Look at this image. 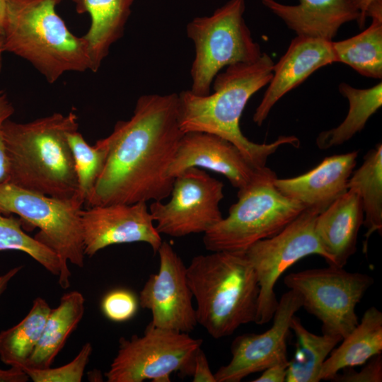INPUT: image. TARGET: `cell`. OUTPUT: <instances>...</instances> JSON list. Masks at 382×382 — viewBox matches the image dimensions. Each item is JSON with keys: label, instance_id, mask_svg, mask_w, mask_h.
I'll return each mask as SVG.
<instances>
[{"label": "cell", "instance_id": "obj_1", "mask_svg": "<svg viewBox=\"0 0 382 382\" xmlns=\"http://www.w3.org/2000/svg\"><path fill=\"white\" fill-rule=\"evenodd\" d=\"M183 134L177 93L141 96L132 117L117 122L106 137L108 158L86 206L131 204L169 197L174 178L168 171Z\"/></svg>", "mask_w": 382, "mask_h": 382}, {"label": "cell", "instance_id": "obj_2", "mask_svg": "<svg viewBox=\"0 0 382 382\" xmlns=\"http://www.w3.org/2000/svg\"><path fill=\"white\" fill-rule=\"evenodd\" d=\"M274 62L266 53L255 62L226 67L214 78V92L197 96L190 90L178 95L179 125L183 133L202 132L219 136L238 147L255 168L266 166L268 157L284 144L299 147L294 136H279L270 144L251 141L242 133L239 122L250 98L267 86Z\"/></svg>", "mask_w": 382, "mask_h": 382}, {"label": "cell", "instance_id": "obj_3", "mask_svg": "<svg viewBox=\"0 0 382 382\" xmlns=\"http://www.w3.org/2000/svg\"><path fill=\"white\" fill-rule=\"evenodd\" d=\"M78 127V117L73 112H55L25 123L7 120L3 132L8 182L57 198L77 197L78 181L67 135Z\"/></svg>", "mask_w": 382, "mask_h": 382}, {"label": "cell", "instance_id": "obj_4", "mask_svg": "<svg viewBox=\"0 0 382 382\" xmlns=\"http://www.w3.org/2000/svg\"><path fill=\"white\" fill-rule=\"evenodd\" d=\"M187 278L197 324L214 339L255 323L259 296L255 272L245 252L213 251L194 257Z\"/></svg>", "mask_w": 382, "mask_h": 382}, {"label": "cell", "instance_id": "obj_5", "mask_svg": "<svg viewBox=\"0 0 382 382\" xmlns=\"http://www.w3.org/2000/svg\"><path fill=\"white\" fill-rule=\"evenodd\" d=\"M62 0H7L5 52L30 62L50 83L69 71H91L86 42L56 11Z\"/></svg>", "mask_w": 382, "mask_h": 382}, {"label": "cell", "instance_id": "obj_6", "mask_svg": "<svg viewBox=\"0 0 382 382\" xmlns=\"http://www.w3.org/2000/svg\"><path fill=\"white\" fill-rule=\"evenodd\" d=\"M276 178L271 170L238 191V201L230 207L228 215L204 233L207 250L244 252L254 243L278 233L305 209L276 188Z\"/></svg>", "mask_w": 382, "mask_h": 382}, {"label": "cell", "instance_id": "obj_7", "mask_svg": "<svg viewBox=\"0 0 382 382\" xmlns=\"http://www.w3.org/2000/svg\"><path fill=\"white\" fill-rule=\"evenodd\" d=\"M83 202L74 197L60 199L18 187L9 182L0 183V214H16L23 224L37 227L34 236L59 257L62 273L58 283L70 286L68 262L84 266V245L81 224Z\"/></svg>", "mask_w": 382, "mask_h": 382}, {"label": "cell", "instance_id": "obj_8", "mask_svg": "<svg viewBox=\"0 0 382 382\" xmlns=\"http://www.w3.org/2000/svg\"><path fill=\"white\" fill-rule=\"evenodd\" d=\"M245 0H230L212 15L195 18L187 25V35L195 45L190 90L194 94L210 93L215 76L224 67L253 62L262 54L245 22Z\"/></svg>", "mask_w": 382, "mask_h": 382}, {"label": "cell", "instance_id": "obj_9", "mask_svg": "<svg viewBox=\"0 0 382 382\" xmlns=\"http://www.w3.org/2000/svg\"><path fill=\"white\" fill-rule=\"evenodd\" d=\"M203 340L189 333L149 324L142 335L119 340L116 356L105 374L108 382L170 381V375L191 374L193 359Z\"/></svg>", "mask_w": 382, "mask_h": 382}, {"label": "cell", "instance_id": "obj_10", "mask_svg": "<svg viewBox=\"0 0 382 382\" xmlns=\"http://www.w3.org/2000/svg\"><path fill=\"white\" fill-rule=\"evenodd\" d=\"M284 284L302 299V307L322 323L324 334L345 337L358 324L356 307L374 278L334 265L287 274Z\"/></svg>", "mask_w": 382, "mask_h": 382}, {"label": "cell", "instance_id": "obj_11", "mask_svg": "<svg viewBox=\"0 0 382 382\" xmlns=\"http://www.w3.org/2000/svg\"><path fill=\"white\" fill-rule=\"evenodd\" d=\"M318 214L315 210L305 209L278 233L254 243L244 251L255 272L260 289L255 323L264 325L272 319L279 301L275 284L290 267L311 255L330 262L315 231Z\"/></svg>", "mask_w": 382, "mask_h": 382}, {"label": "cell", "instance_id": "obj_12", "mask_svg": "<svg viewBox=\"0 0 382 382\" xmlns=\"http://www.w3.org/2000/svg\"><path fill=\"white\" fill-rule=\"evenodd\" d=\"M224 184L201 168L192 167L174 178L170 199L155 201L149 212L160 234L180 238L204 233L223 219L219 204Z\"/></svg>", "mask_w": 382, "mask_h": 382}, {"label": "cell", "instance_id": "obj_13", "mask_svg": "<svg viewBox=\"0 0 382 382\" xmlns=\"http://www.w3.org/2000/svg\"><path fill=\"white\" fill-rule=\"evenodd\" d=\"M157 253L158 271L145 282L139 293V305L150 311L152 325L189 333L198 324L187 266L167 241L162 242Z\"/></svg>", "mask_w": 382, "mask_h": 382}, {"label": "cell", "instance_id": "obj_14", "mask_svg": "<svg viewBox=\"0 0 382 382\" xmlns=\"http://www.w3.org/2000/svg\"><path fill=\"white\" fill-rule=\"evenodd\" d=\"M302 308V299L289 289L282 294L273 316L272 325L262 333H245L231 343L230 361L218 369L216 382H240L246 376L262 371L287 358L286 340L291 320Z\"/></svg>", "mask_w": 382, "mask_h": 382}, {"label": "cell", "instance_id": "obj_15", "mask_svg": "<svg viewBox=\"0 0 382 382\" xmlns=\"http://www.w3.org/2000/svg\"><path fill=\"white\" fill-rule=\"evenodd\" d=\"M85 255L115 244L145 243L154 253L163 240L146 202L93 206L81 212Z\"/></svg>", "mask_w": 382, "mask_h": 382}, {"label": "cell", "instance_id": "obj_16", "mask_svg": "<svg viewBox=\"0 0 382 382\" xmlns=\"http://www.w3.org/2000/svg\"><path fill=\"white\" fill-rule=\"evenodd\" d=\"M192 167L205 168L225 176L238 190L272 170L267 167L255 168L233 144L219 136L202 132L183 134L168 173L175 178Z\"/></svg>", "mask_w": 382, "mask_h": 382}, {"label": "cell", "instance_id": "obj_17", "mask_svg": "<svg viewBox=\"0 0 382 382\" xmlns=\"http://www.w3.org/2000/svg\"><path fill=\"white\" fill-rule=\"evenodd\" d=\"M335 63L332 41L296 36L273 66V74L253 117L261 126L274 105L321 67Z\"/></svg>", "mask_w": 382, "mask_h": 382}, {"label": "cell", "instance_id": "obj_18", "mask_svg": "<svg viewBox=\"0 0 382 382\" xmlns=\"http://www.w3.org/2000/svg\"><path fill=\"white\" fill-rule=\"evenodd\" d=\"M357 157V151L326 157L303 175L273 183L282 195L320 214L347 190Z\"/></svg>", "mask_w": 382, "mask_h": 382}, {"label": "cell", "instance_id": "obj_19", "mask_svg": "<svg viewBox=\"0 0 382 382\" xmlns=\"http://www.w3.org/2000/svg\"><path fill=\"white\" fill-rule=\"evenodd\" d=\"M261 1L296 36L332 41L343 24L357 21L359 16L352 0H299L296 5Z\"/></svg>", "mask_w": 382, "mask_h": 382}, {"label": "cell", "instance_id": "obj_20", "mask_svg": "<svg viewBox=\"0 0 382 382\" xmlns=\"http://www.w3.org/2000/svg\"><path fill=\"white\" fill-rule=\"evenodd\" d=\"M364 219L361 199L352 190H347L318 214L315 231L330 257L328 265L344 267L355 253L358 233Z\"/></svg>", "mask_w": 382, "mask_h": 382}, {"label": "cell", "instance_id": "obj_21", "mask_svg": "<svg viewBox=\"0 0 382 382\" xmlns=\"http://www.w3.org/2000/svg\"><path fill=\"white\" fill-rule=\"evenodd\" d=\"M78 13H88L91 25L83 36L91 61V71L96 72L108 55L111 46L120 39L135 0H72Z\"/></svg>", "mask_w": 382, "mask_h": 382}, {"label": "cell", "instance_id": "obj_22", "mask_svg": "<svg viewBox=\"0 0 382 382\" xmlns=\"http://www.w3.org/2000/svg\"><path fill=\"white\" fill-rule=\"evenodd\" d=\"M335 347L323 363L320 379L330 381L347 368L365 364L382 352V313L369 308L361 321Z\"/></svg>", "mask_w": 382, "mask_h": 382}, {"label": "cell", "instance_id": "obj_23", "mask_svg": "<svg viewBox=\"0 0 382 382\" xmlns=\"http://www.w3.org/2000/svg\"><path fill=\"white\" fill-rule=\"evenodd\" d=\"M84 310L85 299L81 292L71 291L64 294L59 305L51 309L40 340L24 369L50 367L81 320Z\"/></svg>", "mask_w": 382, "mask_h": 382}, {"label": "cell", "instance_id": "obj_24", "mask_svg": "<svg viewBox=\"0 0 382 382\" xmlns=\"http://www.w3.org/2000/svg\"><path fill=\"white\" fill-rule=\"evenodd\" d=\"M296 335L294 354L289 360L286 382H318L324 361L342 341L338 335H316L308 331L294 316L290 324Z\"/></svg>", "mask_w": 382, "mask_h": 382}, {"label": "cell", "instance_id": "obj_25", "mask_svg": "<svg viewBox=\"0 0 382 382\" xmlns=\"http://www.w3.org/2000/svg\"><path fill=\"white\" fill-rule=\"evenodd\" d=\"M338 90L348 100V112L337 127L318 134L316 144L320 149L337 146L349 141L364 129L370 117L382 105L381 82L368 88H357L342 82Z\"/></svg>", "mask_w": 382, "mask_h": 382}, {"label": "cell", "instance_id": "obj_26", "mask_svg": "<svg viewBox=\"0 0 382 382\" xmlns=\"http://www.w3.org/2000/svg\"><path fill=\"white\" fill-rule=\"evenodd\" d=\"M45 299L37 297L25 318L0 332V359L5 364L24 369L41 337L51 311Z\"/></svg>", "mask_w": 382, "mask_h": 382}, {"label": "cell", "instance_id": "obj_27", "mask_svg": "<svg viewBox=\"0 0 382 382\" xmlns=\"http://www.w3.org/2000/svg\"><path fill=\"white\" fill-rule=\"evenodd\" d=\"M347 190L355 191L363 206L366 245L370 236L382 233V145L378 144L364 156L361 166L353 171Z\"/></svg>", "mask_w": 382, "mask_h": 382}, {"label": "cell", "instance_id": "obj_28", "mask_svg": "<svg viewBox=\"0 0 382 382\" xmlns=\"http://www.w3.org/2000/svg\"><path fill=\"white\" fill-rule=\"evenodd\" d=\"M371 25L359 34L334 42L335 62L345 64L361 75L382 78V20L371 18Z\"/></svg>", "mask_w": 382, "mask_h": 382}, {"label": "cell", "instance_id": "obj_29", "mask_svg": "<svg viewBox=\"0 0 382 382\" xmlns=\"http://www.w3.org/2000/svg\"><path fill=\"white\" fill-rule=\"evenodd\" d=\"M67 139L77 177V197L86 204L104 168L109 152L108 141L105 137L91 146L78 130L69 132Z\"/></svg>", "mask_w": 382, "mask_h": 382}, {"label": "cell", "instance_id": "obj_30", "mask_svg": "<svg viewBox=\"0 0 382 382\" xmlns=\"http://www.w3.org/2000/svg\"><path fill=\"white\" fill-rule=\"evenodd\" d=\"M23 225L20 218L0 214V251L23 252L59 277L62 265L57 255L35 237L28 235L23 230Z\"/></svg>", "mask_w": 382, "mask_h": 382}, {"label": "cell", "instance_id": "obj_31", "mask_svg": "<svg viewBox=\"0 0 382 382\" xmlns=\"http://www.w3.org/2000/svg\"><path fill=\"white\" fill-rule=\"evenodd\" d=\"M93 347L84 344L76 356L69 363L56 368H25L24 371L34 382H80L88 364Z\"/></svg>", "mask_w": 382, "mask_h": 382}, {"label": "cell", "instance_id": "obj_32", "mask_svg": "<svg viewBox=\"0 0 382 382\" xmlns=\"http://www.w3.org/2000/svg\"><path fill=\"white\" fill-rule=\"evenodd\" d=\"M139 306L137 296L129 290L116 289L107 293L101 301V310L109 320L122 323L134 316Z\"/></svg>", "mask_w": 382, "mask_h": 382}, {"label": "cell", "instance_id": "obj_33", "mask_svg": "<svg viewBox=\"0 0 382 382\" xmlns=\"http://www.w3.org/2000/svg\"><path fill=\"white\" fill-rule=\"evenodd\" d=\"M366 365L359 371L354 368L342 369L330 381L334 382H381L382 381V356L376 355L365 363Z\"/></svg>", "mask_w": 382, "mask_h": 382}, {"label": "cell", "instance_id": "obj_34", "mask_svg": "<svg viewBox=\"0 0 382 382\" xmlns=\"http://www.w3.org/2000/svg\"><path fill=\"white\" fill-rule=\"evenodd\" d=\"M14 108L7 94L0 90V183L8 182L9 168L4 141L3 127L4 122L14 113Z\"/></svg>", "mask_w": 382, "mask_h": 382}, {"label": "cell", "instance_id": "obj_35", "mask_svg": "<svg viewBox=\"0 0 382 382\" xmlns=\"http://www.w3.org/2000/svg\"><path fill=\"white\" fill-rule=\"evenodd\" d=\"M190 376L193 382H216L202 347L195 354Z\"/></svg>", "mask_w": 382, "mask_h": 382}, {"label": "cell", "instance_id": "obj_36", "mask_svg": "<svg viewBox=\"0 0 382 382\" xmlns=\"http://www.w3.org/2000/svg\"><path fill=\"white\" fill-rule=\"evenodd\" d=\"M289 360L277 362L263 370L253 382H285Z\"/></svg>", "mask_w": 382, "mask_h": 382}, {"label": "cell", "instance_id": "obj_37", "mask_svg": "<svg viewBox=\"0 0 382 382\" xmlns=\"http://www.w3.org/2000/svg\"><path fill=\"white\" fill-rule=\"evenodd\" d=\"M30 379L25 371L21 369L11 366L10 369H0V382H26Z\"/></svg>", "mask_w": 382, "mask_h": 382}, {"label": "cell", "instance_id": "obj_38", "mask_svg": "<svg viewBox=\"0 0 382 382\" xmlns=\"http://www.w3.org/2000/svg\"><path fill=\"white\" fill-rule=\"evenodd\" d=\"M359 13L357 23L360 28H363L366 22V12L368 7L377 0H352Z\"/></svg>", "mask_w": 382, "mask_h": 382}, {"label": "cell", "instance_id": "obj_39", "mask_svg": "<svg viewBox=\"0 0 382 382\" xmlns=\"http://www.w3.org/2000/svg\"><path fill=\"white\" fill-rule=\"evenodd\" d=\"M23 266L15 267L0 275V296L6 290L10 281L21 270Z\"/></svg>", "mask_w": 382, "mask_h": 382}, {"label": "cell", "instance_id": "obj_40", "mask_svg": "<svg viewBox=\"0 0 382 382\" xmlns=\"http://www.w3.org/2000/svg\"><path fill=\"white\" fill-rule=\"evenodd\" d=\"M7 18V0H0V35H4Z\"/></svg>", "mask_w": 382, "mask_h": 382}, {"label": "cell", "instance_id": "obj_41", "mask_svg": "<svg viewBox=\"0 0 382 382\" xmlns=\"http://www.w3.org/2000/svg\"><path fill=\"white\" fill-rule=\"evenodd\" d=\"M4 52V37L3 35H0V73L2 68V56Z\"/></svg>", "mask_w": 382, "mask_h": 382}]
</instances>
